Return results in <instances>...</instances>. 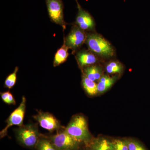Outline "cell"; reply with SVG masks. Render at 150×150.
Listing matches in <instances>:
<instances>
[{
	"instance_id": "6da1fadb",
	"label": "cell",
	"mask_w": 150,
	"mask_h": 150,
	"mask_svg": "<svg viewBox=\"0 0 150 150\" xmlns=\"http://www.w3.org/2000/svg\"><path fill=\"white\" fill-rule=\"evenodd\" d=\"M65 129L75 140L80 143L85 144L87 146L93 139L89 131L86 119L81 114L73 116Z\"/></svg>"
},
{
	"instance_id": "7a4b0ae2",
	"label": "cell",
	"mask_w": 150,
	"mask_h": 150,
	"mask_svg": "<svg viewBox=\"0 0 150 150\" xmlns=\"http://www.w3.org/2000/svg\"><path fill=\"white\" fill-rule=\"evenodd\" d=\"M17 139L20 144L28 148L36 147L40 134L37 124L28 123L15 129Z\"/></svg>"
},
{
	"instance_id": "3957f363",
	"label": "cell",
	"mask_w": 150,
	"mask_h": 150,
	"mask_svg": "<svg viewBox=\"0 0 150 150\" xmlns=\"http://www.w3.org/2000/svg\"><path fill=\"white\" fill-rule=\"evenodd\" d=\"M86 43L92 51L100 56L108 58L114 55V49L111 44L99 34H88Z\"/></svg>"
},
{
	"instance_id": "277c9868",
	"label": "cell",
	"mask_w": 150,
	"mask_h": 150,
	"mask_svg": "<svg viewBox=\"0 0 150 150\" xmlns=\"http://www.w3.org/2000/svg\"><path fill=\"white\" fill-rule=\"evenodd\" d=\"M49 139L58 150H78L81 144L67 133L64 127L58 130Z\"/></svg>"
},
{
	"instance_id": "5b68a950",
	"label": "cell",
	"mask_w": 150,
	"mask_h": 150,
	"mask_svg": "<svg viewBox=\"0 0 150 150\" xmlns=\"http://www.w3.org/2000/svg\"><path fill=\"white\" fill-rule=\"evenodd\" d=\"M26 102L25 97L23 96L19 105L11 113L6 121V125L1 131L0 133L1 137H4L7 135L8 130L11 126H17L20 127L24 125L23 120L26 108Z\"/></svg>"
},
{
	"instance_id": "8992f818",
	"label": "cell",
	"mask_w": 150,
	"mask_h": 150,
	"mask_svg": "<svg viewBox=\"0 0 150 150\" xmlns=\"http://www.w3.org/2000/svg\"><path fill=\"white\" fill-rule=\"evenodd\" d=\"M48 16L51 21L66 28L64 19V5L62 0H45Z\"/></svg>"
},
{
	"instance_id": "52a82bcc",
	"label": "cell",
	"mask_w": 150,
	"mask_h": 150,
	"mask_svg": "<svg viewBox=\"0 0 150 150\" xmlns=\"http://www.w3.org/2000/svg\"><path fill=\"white\" fill-rule=\"evenodd\" d=\"M33 118L38 122L42 128L51 132L57 131L64 127L53 114L48 112L41 110L38 111L37 114L33 116Z\"/></svg>"
},
{
	"instance_id": "ba28073f",
	"label": "cell",
	"mask_w": 150,
	"mask_h": 150,
	"mask_svg": "<svg viewBox=\"0 0 150 150\" xmlns=\"http://www.w3.org/2000/svg\"><path fill=\"white\" fill-rule=\"evenodd\" d=\"M87 36L84 30L78 26H73L64 42L67 47L73 51L80 47L86 40Z\"/></svg>"
},
{
	"instance_id": "9c48e42d",
	"label": "cell",
	"mask_w": 150,
	"mask_h": 150,
	"mask_svg": "<svg viewBox=\"0 0 150 150\" xmlns=\"http://www.w3.org/2000/svg\"><path fill=\"white\" fill-rule=\"evenodd\" d=\"M77 5L79 11L76 18V23L82 30H91L95 26L92 16L88 12L82 8L79 3Z\"/></svg>"
},
{
	"instance_id": "30bf717a",
	"label": "cell",
	"mask_w": 150,
	"mask_h": 150,
	"mask_svg": "<svg viewBox=\"0 0 150 150\" xmlns=\"http://www.w3.org/2000/svg\"><path fill=\"white\" fill-rule=\"evenodd\" d=\"M87 146L92 150H114L112 141L103 137L93 139Z\"/></svg>"
},
{
	"instance_id": "8fae6325",
	"label": "cell",
	"mask_w": 150,
	"mask_h": 150,
	"mask_svg": "<svg viewBox=\"0 0 150 150\" xmlns=\"http://www.w3.org/2000/svg\"><path fill=\"white\" fill-rule=\"evenodd\" d=\"M119 75L110 77L108 75H103L97 83L98 94L104 93L107 91L118 79Z\"/></svg>"
},
{
	"instance_id": "7c38bea8",
	"label": "cell",
	"mask_w": 150,
	"mask_h": 150,
	"mask_svg": "<svg viewBox=\"0 0 150 150\" xmlns=\"http://www.w3.org/2000/svg\"><path fill=\"white\" fill-rule=\"evenodd\" d=\"M77 59L79 64L82 67L94 65L97 61L96 57L93 54L87 51L78 52Z\"/></svg>"
},
{
	"instance_id": "4fadbf2b",
	"label": "cell",
	"mask_w": 150,
	"mask_h": 150,
	"mask_svg": "<svg viewBox=\"0 0 150 150\" xmlns=\"http://www.w3.org/2000/svg\"><path fill=\"white\" fill-rule=\"evenodd\" d=\"M84 73L91 80L94 82L98 81L103 76V70L100 66L93 65L86 67Z\"/></svg>"
},
{
	"instance_id": "5bb4252c",
	"label": "cell",
	"mask_w": 150,
	"mask_h": 150,
	"mask_svg": "<svg viewBox=\"0 0 150 150\" xmlns=\"http://www.w3.org/2000/svg\"><path fill=\"white\" fill-rule=\"evenodd\" d=\"M69 47L66 46L64 42L63 46L56 51L54 60V66L56 67L66 62L69 56Z\"/></svg>"
},
{
	"instance_id": "9a60e30c",
	"label": "cell",
	"mask_w": 150,
	"mask_h": 150,
	"mask_svg": "<svg viewBox=\"0 0 150 150\" xmlns=\"http://www.w3.org/2000/svg\"><path fill=\"white\" fill-rule=\"evenodd\" d=\"M82 83L85 91L88 96H93L98 94L97 83L89 79L85 74L83 76Z\"/></svg>"
},
{
	"instance_id": "2e32d148",
	"label": "cell",
	"mask_w": 150,
	"mask_h": 150,
	"mask_svg": "<svg viewBox=\"0 0 150 150\" xmlns=\"http://www.w3.org/2000/svg\"><path fill=\"white\" fill-rule=\"evenodd\" d=\"M123 69L124 67L122 64L117 62H109L105 67L106 72L109 74H121Z\"/></svg>"
},
{
	"instance_id": "e0dca14e",
	"label": "cell",
	"mask_w": 150,
	"mask_h": 150,
	"mask_svg": "<svg viewBox=\"0 0 150 150\" xmlns=\"http://www.w3.org/2000/svg\"><path fill=\"white\" fill-rule=\"evenodd\" d=\"M35 147L37 150H58L51 140L40 138Z\"/></svg>"
},
{
	"instance_id": "ac0fdd59",
	"label": "cell",
	"mask_w": 150,
	"mask_h": 150,
	"mask_svg": "<svg viewBox=\"0 0 150 150\" xmlns=\"http://www.w3.org/2000/svg\"><path fill=\"white\" fill-rule=\"evenodd\" d=\"M18 70V67H16L13 72L9 75L6 78L4 82L5 87L8 89H11L15 85L17 80V73Z\"/></svg>"
},
{
	"instance_id": "d6986e66",
	"label": "cell",
	"mask_w": 150,
	"mask_h": 150,
	"mask_svg": "<svg viewBox=\"0 0 150 150\" xmlns=\"http://www.w3.org/2000/svg\"><path fill=\"white\" fill-rule=\"evenodd\" d=\"M129 150H147L146 148L137 140L133 139H125Z\"/></svg>"
},
{
	"instance_id": "ffe728a7",
	"label": "cell",
	"mask_w": 150,
	"mask_h": 150,
	"mask_svg": "<svg viewBox=\"0 0 150 150\" xmlns=\"http://www.w3.org/2000/svg\"><path fill=\"white\" fill-rule=\"evenodd\" d=\"M112 142L114 150H129L125 139H115Z\"/></svg>"
},
{
	"instance_id": "44dd1931",
	"label": "cell",
	"mask_w": 150,
	"mask_h": 150,
	"mask_svg": "<svg viewBox=\"0 0 150 150\" xmlns=\"http://www.w3.org/2000/svg\"><path fill=\"white\" fill-rule=\"evenodd\" d=\"M5 103L9 105H15L16 104V101L11 93L9 94L8 98V99Z\"/></svg>"
},
{
	"instance_id": "7402d4cb",
	"label": "cell",
	"mask_w": 150,
	"mask_h": 150,
	"mask_svg": "<svg viewBox=\"0 0 150 150\" xmlns=\"http://www.w3.org/2000/svg\"><path fill=\"white\" fill-rule=\"evenodd\" d=\"M9 91L4 92L1 93V99L4 102L6 103L8 98L9 94L10 93Z\"/></svg>"
},
{
	"instance_id": "603a6c76",
	"label": "cell",
	"mask_w": 150,
	"mask_h": 150,
	"mask_svg": "<svg viewBox=\"0 0 150 150\" xmlns=\"http://www.w3.org/2000/svg\"><path fill=\"white\" fill-rule=\"evenodd\" d=\"M87 148L86 149V150H92L91 149V148L89 146H87Z\"/></svg>"
},
{
	"instance_id": "cb8c5ba5",
	"label": "cell",
	"mask_w": 150,
	"mask_h": 150,
	"mask_svg": "<svg viewBox=\"0 0 150 150\" xmlns=\"http://www.w3.org/2000/svg\"><path fill=\"white\" fill-rule=\"evenodd\" d=\"M76 1L77 3V4H78V1H77V0H76Z\"/></svg>"
}]
</instances>
